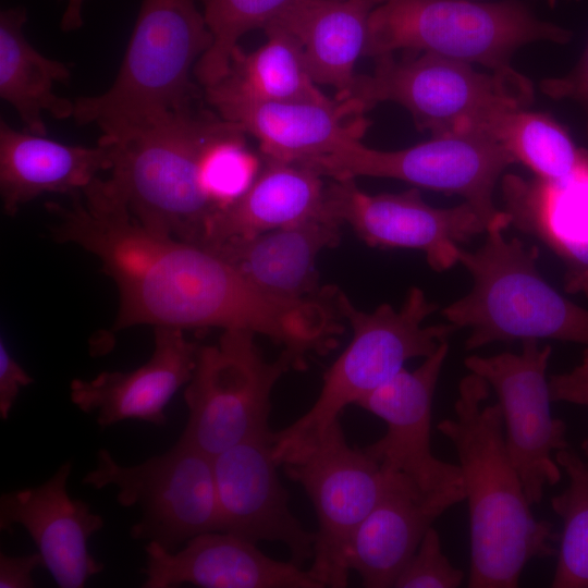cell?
Wrapping results in <instances>:
<instances>
[{
    "label": "cell",
    "mask_w": 588,
    "mask_h": 588,
    "mask_svg": "<svg viewBox=\"0 0 588 588\" xmlns=\"http://www.w3.org/2000/svg\"><path fill=\"white\" fill-rule=\"evenodd\" d=\"M540 89L546 96L554 100L577 102L586 113L588 136V40L573 69L562 76L542 79Z\"/></svg>",
    "instance_id": "836d02e7"
},
{
    "label": "cell",
    "mask_w": 588,
    "mask_h": 588,
    "mask_svg": "<svg viewBox=\"0 0 588 588\" xmlns=\"http://www.w3.org/2000/svg\"><path fill=\"white\" fill-rule=\"evenodd\" d=\"M572 35L518 0H387L369 14L365 57L427 52L506 71L519 48L536 41L564 45Z\"/></svg>",
    "instance_id": "52a82bcc"
},
{
    "label": "cell",
    "mask_w": 588,
    "mask_h": 588,
    "mask_svg": "<svg viewBox=\"0 0 588 588\" xmlns=\"http://www.w3.org/2000/svg\"><path fill=\"white\" fill-rule=\"evenodd\" d=\"M219 117L259 143L264 159L301 163L362 140L369 126L357 100L267 102L204 94Z\"/></svg>",
    "instance_id": "e0dca14e"
},
{
    "label": "cell",
    "mask_w": 588,
    "mask_h": 588,
    "mask_svg": "<svg viewBox=\"0 0 588 588\" xmlns=\"http://www.w3.org/2000/svg\"><path fill=\"white\" fill-rule=\"evenodd\" d=\"M262 159L248 148L246 134L226 121L200 156L199 184L204 194L218 210L231 205L252 186Z\"/></svg>",
    "instance_id": "1f68e13d"
},
{
    "label": "cell",
    "mask_w": 588,
    "mask_h": 588,
    "mask_svg": "<svg viewBox=\"0 0 588 588\" xmlns=\"http://www.w3.org/2000/svg\"><path fill=\"white\" fill-rule=\"evenodd\" d=\"M26 21L23 7L0 13V97L17 112L25 131L46 135L45 112L58 120L73 118L74 100L53 91L54 83L70 81L71 66L45 57L29 44Z\"/></svg>",
    "instance_id": "4316f807"
},
{
    "label": "cell",
    "mask_w": 588,
    "mask_h": 588,
    "mask_svg": "<svg viewBox=\"0 0 588 588\" xmlns=\"http://www.w3.org/2000/svg\"><path fill=\"white\" fill-rule=\"evenodd\" d=\"M516 163L486 131L433 135L400 150H378L353 142L301 162L332 180L358 176L404 181L417 188L462 196L488 224L501 212L493 191L503 171Z\"/></svg>",
    "instance_id": "7c38bea8"
},
{
    "label": "cell",
    "mask_w": 588,
    "mask_h": 588,
    "mask_svg": "<svg viewBox=\"0 0 588 588\" xmlns=\"http://www.w3.org/2000/svg\"><path fill=\"white\" fill-rule=\"evenodd\" d=\"M547 1H548L550 7H554L556 4V2H558V0H547ZM574 1H579V0H574Z\"/></svg>",
    "instance_id": "ab89813d"
},
{
    "label": "cell",
    "mask_w": 588,
    "mask_h": 588,
    "mask_svg": "<svg viewBox=\"0 0 588 588\" xmlns=\"http://www.w3.org/2000/svg\"><path fill=\"white\" fill-rule=\"evenodd\" d=\"M448 353L444 340L418 368H403L356 403L387 425L384 436L365 451L383 471L405 477L424 492L463 483L460 466L431 451L432 401Z\"/></svg>",
    "instance_id": "9a60e30c"
},
{
    "label": "cell",
    "mask_w": 588,
    "mask_h": 588,
    "mask_svg": "<svg viewBox=\"0 0 588 588\" xmlns=\"http://www.w3.org/2000/svg\"><path fill=\"white\" fill-rule=\"evenodd\" d=\"M145 552L144 588H322L308 569L274 560L226 531L200 534L175 551L149 541Z\"/></svg>",
    "instance_id": "d6986e66"
},
{
    "label": "cell",
    "mask_w": 588,
    "mask_h": 588,
    "mask_svg": "<svg viewBox=\"0 0 588 588\" xmlns=\"http://www.w3.org/2000/svg\"><path fill=\"white\" fill-rule=\"evenodd\" d=\"M271 430L212 457L222 530L257 543L280 542L297 565L311 560L316 534L289 507L273 457Z\"/></svg>",
    "instance_id": "2e32d148"
},
{
    "label": "cell",
    "mask_w": 588,
    "mask_h": 588,
    "mask_svg": "<svg viewBox=\"0 0 588 588\" xmlns=\"http://www.w3.org/2000/svg\"><path fill=\"white\" fill-rule=\"evenodd\" d=\"M548 381L552 402H566L588 408V346L578 365L569 371L551 375ZM581 450L588 458V436L581 442Z\"/></svg>",
    "instance_id": "e575fe53"
},
{
    "label": "cell",
    "mask_w": 588,
    "mask_h": 588,
    "mask_svg": "<svg viewBox=\"0 0 588 588\" xmlns=\"http://www.w3.org/2000/svg\"><path fill=\"white\" fill-rule=\"evenodd\" d=\"M341 225L332 218L321 217L205 247L275 297L331 301L335 289L320 286L316 260L323 249L339 244Z\"/></svg>",
    "instance_id": "603a6c76"
},
{
    "label": "cell",
    "mask_w": 588,
    "mask_h": 588,
    "mask_svg": "<svg viewBox=\"0 0 588 588\" xmlns=\"http://www.w3.org/2000/svg\"><path fill=\"white\" fill-rule=\"evenodd\" d=\"M65 2V9L60 21L63 32L78 30L83 26V8L85 0H61Z\"/></svg>",
    "instance_id": "74e56055"
},
{
    "label": "cell",
    "mask_w": 588,
    "mask_h": 588,
    "mask_svg": "<svg viewBox=\"0 0 588 588\" xmlns=\"http://www.w3.org/2000/svg\"><path fill=\"white\" fill-rule=\"evenodd\" d=\"M225 123L195 102L124 136L100 137L111 148L110 175L97 177L83 198L124 211L152 233L201 245L218 208L200 187L199 161Z\"/></svg>",
    "instance_id": "3957f363"
},
{
    "label": "cell",
    "mask_w": 588,
    "mask_h": 588,
    "mask_svg": "<svg viewBox=\"0 0 588 588\" xmlns=\"http://www.w3.org/2000/svg\"><path fill=\"white\" fill-rule=\"evenodd\" d=\"M265 33L268 39L258 49L245 52L236 47L226 74L204 94L267 102L330 99L313 79L297 42L275 28Z\"/></svg>",
    "instance_id": "83f0119b"
},
{
    "label": "cell",
    "mask_w": 588,
    "mask_h": 588,
    "mask_svg": "<svg viewBox=\"0 0 588 588\" xmlns=\"http://www.w3.org/2000/svg\"><path fill=\"white\" fill-rule=\"evenodd\" d=\"M509 216L488 224L485 243L475 252L457 249V261L473 277L471 290L442 310L457 327L469 329L465 350L492 342L550 339L588 346V309L553 289L537 269V246L506 240Z\"/></svg>",
    "instance_id": "5b68a950"
},
{
    "label": "cell",
    "mask_w": 588,
    "mask_h": 588,
    "mask_svg": "<svg viewBox=\"0 0 588 588\" xmlns=\"http://www.w3.org/2000/svg\"><path fill=\"white\" fill-rule=\"evenodd\" d=\"M280 465L304 488L317 516L310 575L322 588L346 587L348 540L382 498L392 475L364 448L348 444L339 419L317 439L284 456Z\"/></svg>",
    "instance_id": "8fae6325"
},
{
    "label": "cell",
    "mask_w": 588,
    "mask_h": 588,
    "mask_svg": "<svg viewBox=\"0 0 588 588\" xmlns=\"http://www.w3.org/2000/svg\"><path fill=\"white\" fill-rule=\"evenodd\" d=\"M72 462L60 465L39 486L2 493L0 529L22 526L35 542L44 567L60 588H83L105 565L88 552L89 538L102 529L105 520L85 501L68 492Z\"/></svg>",
    "instance_id": "ac0fdd59"
},
{
    "label": "cell",
    "mask_w": 588,
    "mask_h": 588,
    "mask_svg": "<svg viewBox=\"0 0 588 588\" xmlns=\"http://www.w3.org/2000/svg\"><path fill=\"white\" fill-rule=\"evenodd\" d=\"M327 212L373 247L422 252L429 266L444 271L457 264L460 243L486 232L487 225L466 201L452 208L427 204L417 187L402 193L368 194L355 179L332 180Z\"/></svg>",
    "instance_id": "5bb4252c"
},
{
    "label": "cell",
    "mask_w": 588,
    "mask_h": 588,
    "mask_svg": "<svg viewBox=\"0 0 588 588\" xmlns=\"http://www.w3.org/2000/svg\"><path fill=\"white\" fill-rule=\"evenodd\" d=\"M111 166V148L99 140L68 145L0 121V195L8 216L47 193H82Z\"/></svg>",
    "instance_id": "cb8c5ba5"
},
{
    "label": "cell",
    "mask_w": 588,
    "mask_h": 588,
    "mask_svg": "<svg viewBox=\"0 0 588 588\" xmlns=\"http://www.w3.org/2000/svg\"><path fill=\"white\" fill-rule=\"evenodd\" d=\"M82 483L113 486L121 506H137L134 540L155 541L170 551L204 532L221 531L212 457L180 440L167 452L133 466L115 462L106 449Z\"/></svg>",
    "instance_id": "30bf717a"
},
{
    "label": "cell",
    "mask_w": 588,
    "mask_h": 588,
    "mask_svg": "<svg viewBox=\"0 0 588 588\" xmlns=\"http://www.w3.org/2000/svg\"><path fill=\"white\" fill-rule=\"evenodd\" d=\"M391 475L387 491L354 530L345 550L348 569L367 588L393 587L434 520L466 497L464 482L424 492L405 477Z\"/></svg>",
    "instance_id": "ffe728a7"
},
{
    "label": "cell",
    "mask_w": 588,
    "mask_h": 588,
    "mask_svg": "<svg viewBox=\"0 0 588 588\" xmlns=\"http://www.w3.org/2000/svg\"><path fill=\"white\" fill-rule=\"evenodd\" d=\"M490 385L470 372L458 384L455 417L437 428L458 458L470 530V588H515L532 559L556 555L553 526L537 520L505 444L500 404L483 405Z\"/></svg>",
    "instance_id": "7a4b0ae2"
},
{
    "label": "cell",
    "mask_w": 588,
    "mask_h": 588,
    "mask_svg": "<svg viewBox=\"0 0 588 588\" xmlns=\"http://www.w3.org/2000/svg\"><path fill=\"white\" fill-rule=\"evenodd\" d=\"M373 8L358 0H306L268 26L286 33L299 46L317 85L336 89L347 98L365 56L368 20Z\"/></svg>",
    "instance_id": "484cf974"
},
{
    "label": "cell",
    "mask_w": 588,
    "mask_h": 588,
    "mask_svg": "<svg viewBox=\"0 0 588 588\" xmlns=\"http://www.w3.org/2000/svg\"><path fill=\"white\" fill-rule=\"evenodd\" d=\"M358 1L367 3V4L371 5L372 8H376L377 5L381 4L382 2H384L387 0H358Z\"/></svg>",
    "instance_id": "f35d334b"
},
{
    "label": "cell",
    "mask_w": 588,
    "mask_h": 588,
    "mask_svg": "<svg viewBox=\"0 0 588 588\" xmlns=\"http://www.w3.org/2000/svg\"><path fill=\"white\" fill-rule=\"evenodd\" d=\"M332 303L347 319L352 340L324 373L311 407L290 426L273 432L272 451L278 465L285 455L317 439L347 405L356 404L387 382L407 360L430 356L457 330L451 322L422 326L439 306L415 286L399 310L382 304L371 313L362 311L336 290Z\"/></svg>",
    "instance_id": "8992f818"
},
{
    "label": "cell",
    "mask_w": 588,
    "mask_h": 588,
    "mask_svg": "<svg viewBox=\"0 0 588 588\" xmlns=\"http://www.w3.org/2000/svg\"><path fill=\"white\" fill-rule=\"evenodd\" d=\"M487 132L513 157L550 182L572 177L588 161V148H579L553 117L527 108L498 114Z\"/></svg>",
    "instance_id": "f1b7e54d"
},
{
    "label": "cell",
    "mask_w": 588,
    "mask_h": 588,
    "mask_svg": "<svg viewBox=\"0 0 588 588\" xmlns=\"http://www.w3.org/2000/svg\"><path fill=\"white\" fill-rule=\"evenodd\" d=\"M502 198L510 225L539 240L562 261L564 290L588 297V161L560 182L506 174Z\"/></svg>",
    "instance_id": "7402d4cb"
},
{
    "label": "cell",
    "mask_w": 588,
    "mask_h": 588,
    "mask_svg": "<svg viewBox=\"0 0 588 588\" xmlns=\"http://www.w3.org/2000/svg\"><path fill=\"white\" fill-rule=\"evenodd\" d=\"M197 0H142L123 61L103 93L74 100L73 119L118 138L197 101L191 73L211 45Z\"/></svg>",
    "instance_id": "277c9868"
},
{
    "label": "cell",
    "mask_w": 588,
    "mask_h": 588,
    "mask_svg": "<svg viewBox=\"0 0 588 588\" xmlns=\"http://www.w3.org/2000/svg\"><path fill=\"white\" fill-rule=\"evenodd\" d=\"M44 567V560L39 552L27 555H8L0 553V588H33L35 580L33 573Z\"/></svg>",
    "instance_id": "8d00e7d4"
},
{
    "label": "cell",
    "mask_w": 588,
    "mask_h": 588,
    "mask_svg": "<svg viewBox=\"0 0 588 588\" xmlns=\"http://www.w3.org/2000/svg\"><path fill=\"white\" fill-rule=\"evenodd\" d=\"M372 74H357L348 97L366 110L395 102L431 135L487 131L500 113L527 108L531 82L514 70L477 72L469 63L427 52L378 57Z\"/></svg>",
    "instance_id": "ba28073f"
},
{
    "label": "cell",
    "mask_w": 588,
    "mask_h": 588,
    "mask_svg": "<svg viewBox=\"0 0 588 588\" xmlns=\"http://www.w3.org/2000/svg\"><path fill=\"white\" fill-rule=\"evenodd\" d=\"M255 335L249 330L229 329L217 344L199 346L184 391L188 417L180 441L213 457L270 430L272 389L284 372L298 366L285 351L268 362Z\"/></svg>",
    "instance_id": "9c48e42d"
},
{
    "label": "cell",
    "mask_w": 588,
    "mask_h": 588,
    "mask_svg": "<svg viewBox=\"0 0 588 588\" xmlns=\"http://www.w3.org/2000/svg\"><path fill=\"white\" fill-rule=\"evenodd\" d=\"M198 351L184 330L155 327L154 351L145 364L130 371H102L90 380L74 379L71 401L83 413L95 414L101 428L127 419L163 426L164 409L191 380Z\"/></svg>",
    "instance_id": "44dd1931"
},
{
    "label": "cell",
    "mask_w": 588,
    "mask_h": 588,
    "mask_svg": "<svg viewBox=\"0 0 588 588\" xmlns=\"http://www.w3.org/2000/svg\"><path fill=\"white\" fill-rule=\"evenodd\" d=\"M463 579L464 572L452 565L442 552L438 531L430 527L393 587L457 588Z\"/></svg>",
    "instance_id": "d6a6232c"
},
{
    "label": "cell",
    "mask_w": 588,
    "mask_h": 588,
    "mask_svg": "<svg viewBox=\"0 0 588 588\" xmlns=\"http://www.w3.org/2000/svg\"><path fill=\"white\" fill-rule=\"evenodd\" d=\"M323 176L299 163L264 159L247 192L210 218L201 246L328 217Z\"/></svg>",
    "instance_id": "d4e9b609"
},
{
    "label": "cell",
    "mask_w": 588,
    "mask_h": 588,
    "mask_svg": "<svg viewBox=\"0 0 588 588\" xmlns=\"http://www.w3.org/2000/svg\"><path fill=\"white\" fill-rule=\"evenodd\" d=\"M211 35V45L198 60L194 75L204 87L228 72L238 40L255 28H265L306 0H197Z\"/></svg>",
    "instance_id": "4dcf8cb0"
},
{
    "label": "cell",
    "mask_w": 588,
    "mask_h": 588,
    "mask_svg": "<svg viewBox=\"0 0 588 588\" xmlns=\"http://www.w3.org/2000/svg\"><path fill=\"white\" fill-rule=\"evenodd\" d=\"M46 204L51 235L96 256L119 294L113 330L139 324L244 329L283 345L302 368L332 350L342 327L326 301H287L245 279L213 250L152 233L126 212L87 204Z\"/></svg>",
    "instance_id": "6da1fadb"
},
{
    "label": "cell",
    "mask_w": 588,
    "mask_h": 588,
    "mask_svg": "<svg viewBox=\"0 0 588 588\" xmlns=\"http://www.w3.org/2000/svg\"><path fill=\"white\" fill-rule=\"evenodd\" d=\"M33 378L17 363L3 338L0 340V417L8 419L21 388L33 382Z\"/></svg>",
    "instance_id": "d590c367"
},
{
    "label": "cell",
    "mask_w": 588,
    "mask_h": 588,
    "mask_svg": "<svg viewBox=\"0 0 588 588\" xmlns=\"http://www.w3.org/2000/svg\"><path fill=\"white\" fill-rule=\"evenodd\" d=\"M551 353L550 345L540 347L537 340H526L519 353L471 355L464 360L498 395L506 449L531 505L541 502L547 486L561 480L553 453L568 448L566 425L550 409L547 368Z\"/></svg>",
    "instance_id": "4fadbf2b"
},
{
    "label": "cell",
    "mask_w": 588,
    "mask_h": 588,
    "mask_svg": "<svg viewBox=\"0 0 588 588\" xmlns=\"http://www.w3.org/2000/svg\"><path fill=\"white\" fill-rule=\"evenodd\" d=\"M568 478L567 487L551 499L562 520L552 588H588V463L568 448L554 454Z\"/></svg>",
    "instance_id": "f546056e"
}]
</instances>
